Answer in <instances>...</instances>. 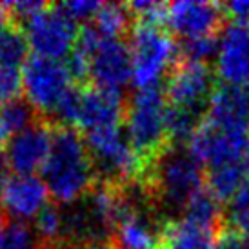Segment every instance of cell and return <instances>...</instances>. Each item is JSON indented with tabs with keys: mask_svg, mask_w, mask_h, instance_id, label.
<instances>
[{
	"mask_svg": "<svg viewBox=\"0 0 249 249\" xmlns=\"http://www.w3.org/2000/svg\"><path fill=\"white\" fill-rule=\"evenodd\" d=\"M7 224H6V218H4V214L0 213V240H2V235H4V231H6Z\"/></svg>",
	"mask_w": 249,
	"mask_h": 249,
	"instance_id": "36",
	"label": "cell"
},
{
	"mask_svg": "<svg viewBox=\"0 0 249 249\" xmlns=\"http://www.w3.org/2000/svg\"><path fill=\"white\" fill-rule=\"evenodd\" d=\"M208 122L229 133L249 135V95L244 88L216 86L208 106Z\"/></svg>",
	"mask_w": 249,
	"mask_h": 249,
	"instance_id": "16",
	"label": "cell"
},
{
	"mask_svg": "<svg viewBox=\"0 0 249 249\" xmlns=\"http://www.w3.org/2000/svg\"><path fill=\"white\" fill-rule=\"evenodd\" d=\"M216 75L228 86L249 84V26L231 22L222 29L216 49Z\"/></svg>",
	"mask_w": 249,
	"mask_h": 249,
	"instance_id": "12",
	"label": "cell"
},
{
	"mask_svg": "<svg viewBox=\"0 0 249 249\" xmlns=\"http://www.w3.org/2000/svg\"><path fill=\"white\" fill-rule=\"evenodd\" d=\"M246 175H248V162H236V164L209 169L208 189L220 202L233 200L236 191L242 186Z\"/></svg>",
	"mask_w": 249,
	"mask_h": 249,
	"instance_id": "20",
	"label": "cell"
},
{
	"mask_svg": "<svg viewBox=\"0 0 249 249\" xmlns=\"http://www.w3.org/2000/svg\"><path fill=\"white\" fill-rule=\"evenodd\" d=\"M184 220L191 226H196L206 231L222 233L220 228L224 226V211L222 202L214 196L209 189H200L184 208Z\"/></svg>",
	"mask_w": 249,
	"mask_h": 249,
	"instance_id": "19",
	"label": "cell"
},
{
	"mask_svg": "<svg viewBox=\"0 0 249 249\" xmlns=\"http://www.w3.org/2000/svg\"><path fill=\"white\" fill-rule=\"evenodd\" d=\"M49 191L44 180L35 175H11L0 189V208L15 222L36 218L48 206Z\"/></svg>",
	"mask_w": 249,
	"mask_h": 249,
	"instance_id": "13",
	"label": "cell"
},
{
	"mask_svg": "<svg viewBox=\"0 0 249 249\" xmlns=\"http://www.w3.org/2000/svg\"><path fill=\"white\" fill-rule=\"evenodd\" d=\"M166 95L157 88L137 89L125 109V135L145 167L169 147L166 131Z\"/></svg>",
	"mask_w": 249,
	"mask_h": 249,
	"instance_id": "3",
	"label": "cell"
},
{
	"mask_svg": "<svg viewBox=\"0 0 249 249\" xmlns=\"http://www.w3.org/2000/svg\"><path fill=\"white\" fill-rule=\"evenodd\" d=\"M36 236L48 246H55L62 238L64 214L58 206H46L35 218Z\"/></svg>",
	"mask_w": 249,
	"mask_h": 249,
	"instance_id": "25",
	"label": "cell"
},
{
	"mask_svg": "<svg viewBox=\"0 0 249 249\" xmlns=\"http://www.w3.org/2000/svg\"><path fill=\"white\" fill-rule=\"evenodd\" d=\"M224 15L233 18V22L238 24H249V0H240V2H229L222 6Z\"/></svg>",
	"mask_w": 249,
	"mask_h": 249,
	"instance_id": "32",
	"label": "cell"
},
{
	"mask_svg": "<svg viewBox=\"0 0 249 249\" xmlns=\"http://www.w3.org/2000/svg\"><path fill=\"white\" fill-rule=\"evenodd\" d=\"M248 145L249 135L224 131L204 120L189 140L187 149L209 171L228 164L248 162Z\"/></svg>",
	"mask_w": 249,
	"mask_h": 249,
	"instance_id": "9",
	"label": "cell"
},
{
	"mask_svg": "<svg viewBox=\"0 0 249 249\" xmlns=\"http://www.w3.org/2000/svg\"><path fill=\"white\" fill-rule=\"evenodd\" d=\"M49 195L62 206L84 198L97 184L95 167L82 135L70 125L51 127V149L40 169Z\"/></svg>",
	"mask_w": 249,
	"mask_h": 249,
	"instance_id": "1",
	"label": "cell"
},
{
	"mask_svg": "<svg viewBox=\"0 0 249 249\" xmlns=\"http://www.w3.org/2000/svg\"><path fill=\"white\" fill-rule=\"evenodd\" d=\"M20 73L28 104L40 115L55 117L60 102L71 91L73 78L66 64L33 55L24 62Z\"/></svg>",
	"mask_w": 249,
	"mask_h": 249,
	"instance_id": "6",
	"label": "cell"
},
{
	"mask_svg": "<svg viewBox=\"0 0 249 249\" xmlns=\"http://www.w3.org/2000/svg\"><path fill=\"white\" fill-rule=\"evenodd\" d=\"M86 145L89 149L97 182L111 186L140 182L145 164L120 125L86 133Z\"/></svg>",
	"mask_w": 249,
	"mask_h": 249,
	"instance_id": "4",
	"label": "cell"
},
{
	"mask_svg": "<svg viewBox=\"0 0 249 249\" xmlns=\"http://www.w3.org/2000/svg\"><path fill=\"white\" fill-rule=\"evenodd\" d=\"M51 127L53 125L48 122L36 120L35 124L9 139L2 157L15 175H33L40 171L51 149Z\"/></svg>",
	"mask_w": 249,
	"mask_h": 249,
	"instance_id": "11",
	"label": "cell"
},
{
	"mask_svg": "<svg viewBox=\"0 0 249 249\" xmlns=\"http://www.w3.org/2000/svg\"><path fill=\"white\" fill-rule=\"evenodd\" d=\"M202 122H204V117L196 115V113L167 106L166 131L169 145H182L184 142H189Z\"/></svg>",
	"mask_w": 249,
	"mask_h": 249,
	"instance_id": "21",
	"label": "cell"
},
{
	"mask_svg": "<svg viewBox=\"0 0 249 249\" xmlns=\"http://www.w3.org/2000/svg\"><path fill=\"white\" fill-rule=\"evenodd\" d=\"M89 78L93 88L122 95L133 80L129 46L120 38H104L89 58Z\"/></svg>",
	"mask_w": 249,
	"mask_h": 249,
	"instance_id": "10",
	"label": "cell"
},
{
	"mask_svg": "<svg viewBox=\"0 0 249 249\" xmlns=\"http://www.w3.org/2000/svg\"><path fill=\"white\" fill-rule=\"evenodd\" d=\"M38 249H58V248H55V246H48V244H44L42 248H38Z\"/></svg>",
	"mask_w": 249,
	"mask_h": 249,
	"instance_id": "37",
	"label": "cell"
},
{
	"mask_svg": "<svg viewBox=\"0 0 249 249\" xmlns=\"http://www.w3.org/2000/svg\"><path fill=\"white\" fill-rule=\"evenodd\" d=\"M22 91L20 68L0 64V107L15 98H18Z\"/></svg>",
	"mask_w": 249,
	"mask_h": 249,
	"instance_id": "28",
	"label": "cell"
},
{
	"mask_svg": "<svg viewBox=\"0 0 249 249\" xmlns=\"http://www.w3.org/2000/svg\"><path fill=\"white\" fill-rule=\"evenodd\" d=\"M124 115L122 95L106 93L97 88L78 89V104L73 124L86 133L109 129L120 125Z\"/></svg>",
	"mask_w": 249,
	"mask_h": 249,
	"instance_id": "15",
	"label": "cell"
},
{
	"mask_svg": "<svg viewBox=\"0 0 249 249\" xmlns=\"http://www.w3.org/2000/svg\"><path fill=\"white\" fill-rule=\"evenodd\" d=\"M131 15L122 4H102L100 11L93 18V28L104 38H120L129 28Z\"/></svg>",
	"mask_w": 249,
	"mask_h": 249,
	"instance_id": "22",
	"label": "cell"
},
{
	"mask_svg": "<svg viewBox=\"0 0 249 249\" xmlns=\"http://www.w3.org/2000/svg\"><path fill=\"white\" fill-rule=\"evenodd\" d=\"M0 249H38L36 248V233L31 231L24 222L7 224L6 231L0 240Z\"/></svg>",
	"mask_w": 249,
	"mask_h": 249,
	"instance_id": "27",
	"label": "cell"
},
{
	"mask_svg": "<svg viewBox=\"0 0 249 249\" xmlns=\"http://www.w3.org/2000/svg\"><path fill=\"white\" fill-rule=\"evenodd\" d=\"M35 115L36 111L28 104V100H20V98H15L0 107V122L4 124L9 135H17L31 124H35Z\"/></svg>",
	"mask_w": 249,
	"mask_h": 249,
	"instance_id": "24",
	"label": "cell"
},
{
	"mask_svg": "<svg viewBox=\"0 0 249 249\" xmlns=\"http://www.w3.org/2000/svg\"><path fill=\"white\" fill-rule=\"evenodd\" d=\"M11 22H13V18L7 11L6 4H0V40H2V36H4V33H6V29L9 28Z\"/></svg>",
	"mask_w": 249,
	"mask_h": 249,
	"instance_id": "34",
	"label": "cell"
},
{
	"mask_svg": "<svg viewBox=\"0 0 249 249\" xmlns=\"http://www.w3.org/2000/svg\"><path fill=\"white\" fill-rule=\"evenodd\" d=\"M218 236L186 220L167 218L160 229V249H214Z\"/></svg>",
	"mask_w": 249,
	"mask_h": 249,
	"instance_id": "18",
	"label": "cell"
},
{
	"mask_svg": "<svg viewBox=\"0 0 249 249\" xmlns=\"http://www.w3.org/2000/svg\"><path fill=\"white\" fill-rule=\"evenodd\" d=\"M231 204H233V211H249V166L248 175H246L242 186L236 191L235 198L231 200Z\"/></svg>",
	"mask_w": 249,
	"mask_h": 249,
	"instance_id": "33",
	"label": "cell"
},
{
	"mask_svg": "<svg viewBox=\"0 0 249 249\" xmlns=\"http://www.w3.org/2000/svg\"><path fill=\"white\" fill-rule=\"evenodd\" d=\"M218 38L216 36H200V38H186L178 46V55L184 62L208 64L213 56H216Z\"/></svg>",
	"mask_w": 249,
	"mask_h": 249,
	"instance_id": "26",
	"label": "cell"
},
{
	"mask_svg": "<svg viewBox=\"0 0 249 249\" xmlns=\"http://www.w3.org/2000/svg\"><path fill=\"white\" fill-rule=\"evenodd\" d=\"M248 166H249V145H248Z\"/></svg>",
	"mask_w": 249,
	"mask_h": 249,
	"instance_id": "38",
	"label": "cell"
},
{
	"mask_svg": "<svg viewBox=\"0 0 249 249\" xmlns=\"http://www.w3.org/2000/svg\"><path fill=\"white\" fill-rule=\"evenodd\" d=\"M224 9L213 2L184 0L167 6L166 22L173 33L186 38L214 36L224 18Z\"/></svg>",
	"mask_w": 249,
	"mask_h": 249,
	"instance_id": "14",
	"label": "cell"
},
{
	"mask_svg": "<svg viewBox=\"0 0 249 249\" xmlns=\"http://www.w3.org/2000/svg\"><path fill=\"white\" fill-rule=\"evenodd\" d=\"M129 53L133 82L144 89L157 88L164 75L175 70L178 46L167 29L137 22L129 33Z\"/></svg>",
	"mask_w": 249,
	"mask_h": 249,
	"instance_id": "5",
	"label": "cell"
},
{
	"mask_svg": "<svg viewBox=\"0 0 249 249\" xmlns=\"http://www.w3.org/2000/svg\"><path fill=\"white\" fill-rule=\"evenodd\" d=\"M24 35L36 56L49 60H62L75 49L78 31L73 22L58 6H48L24 22Z\"/></svg>",
	"mask_w": 249,
	"mask_h": 249,
	"instance_id": "7",
	"label": "cell"
},
{
	"mask_svg": "<svg viewBox=\"0 0 249 249\" xmlns=\"http://www.w3.org/2000/svg\"><path fill=\"white\" fill-rule=\"evenodd\" d=\"M6 7L7 11H9V15H11V18H22V20L26 22L33 15L42 11L44 7H48V4H44V2H33V0H20V2H7Z\"/></svg>",
	"mask_w": 249,
	"mask_h": 249,
	"instance_id": "30",
	"label": "cell"
},
{
	"mask_svg": "<svg viewBox=\"0 0 249 249\" xmlns=\"http://www.w3.org/2000/svg\"><path fill=\"white\" fill-rule=\"evenodd\" d=\"M214 249H249V240L244 238L242 235H238L231 228L222 229Z\"/></svg>",
	"mask_w": 249,
	"mask_h": 249,
	"instance_id": "31",
	"label": "cell"
},
{
	"mask_svg": "<svg viewBox=\"0 0 249 249\" xmlns=\"http://www.w3.org/2000/svg\"><path fill=\"white\" fill-rule=\"evenodd\" d=\"M58 7H60L73 22H86V20H89V18H95V17H97L102 4H100V2H95V0H71V2L60 4Z\"/></svg>",
	"mask_w": 249,
	"mask_h": 249,
	"instance_id": "29",
	"label": "cell"
},
{
	"mask_svg": "<svg viewBox=\"0 0 249 249\" xmlns=\"http://www.w3.org/2000/svg\"><path fill=\"white\" fill-rule=\"evenodd\" d=\"M214 80L216 78L209 64L182 60L167 76L164 95L169 100V106L204 117V113H208L209 100L216 89Z\"/></svg>",
	"mask_w": 249,
	"mask_h": 249,
	"instance_id": "8",
	"label": "cell"
},
{
	"mask_svg": "<svg viewBox=\"0 0 249 249\" xmlns=\"http://www.w3.org/2000/svg\"><path fill=\"white\" fill-rule=\"evenodd\" d=\"M7 142H9V133H7V129L4 127V124L0 122V153L6 149Z\"/></svg>",
	"mask_w": 249,
	"mask_h": 249,
	"instance_id": "35",
	"label": "cell"
},
{
	"mask_svg": "<svg viewBox=\"0 0 249 249\" xmlns=\"http://www.w3.org/2000/svg\"><path fill=\"white\" fill-rule=\"evenodd\" d=\"M204 167L184 145H169L145 167L140 178L153 204L166 211H184L186 204L204 189Z\"/></svg>",
	"mask_w": 249,
	"mask_h": 249,
	"instance_id": "2",
	"label": "cell"
},
{
	"mask_svg": "<svg viewBox=\"0 0 249 249\" xmlns=\"http://www.w3.org/2000/svg\"><path fill=\"white\" fill-rule=\"evenodd\" d=\"M28 51L29 44L24 31L11 22L9 28L6 29V33H4V36H2V40H0V64L20 68L29 58Z\"/></svg>",
	"mask_w": 249,
	"mask_h": 249,
	"instance_id": "23",
	"label": "cell"
},
{
	"mask_svg": "<svg viewBox=\"0 0 249 249\" xmlns=\"http://www.w3.org/2000/svg\"><path fill=\"white\" fill-rule=\"evenodd\" d=\"M162 224L149 218L145 209L133 211L118 222L113 246L115 249H160Z\"/></svg>",
	"mask_w": 249,
	"mask_h": 249,
	"instance_id": "17",
	"label": "cell"
}]
</instances>
